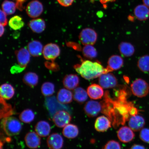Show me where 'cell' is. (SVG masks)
<instances>
[{
    "mask_svg": "<svg viewBox=\"0 0 149 149\" xmlns=\"http://www.w3.org/2000/svg\"><path fill=\"white\" fill-rule=\"evenodd\" d=\"M79 79L75 74H69L65 76L63 80L64 86L69 90H74L79 83Z\"/></svg>",
    "mask_w": 149,
    "mask_h": 149,
    "instance_id": "obj_19",
    "label": "cell"
},
{
    "mask_svg": "<svg viewBox=\"0 0 149 149\" xmlns=\"http://www.w3.org/2000/svg\"><path fill=\"white\" fill-rule=\"evenodd\" d=\"M25 141L28 148L32 149L38 148L41 144L40 136L33 132H29L26 134Z\"/></svg>",
    "mask_w": 149,
    "mask_h": 149,
    "instance_id": "obj_14",
    "label": "cell"
},
{
    "mask_svg": "<svg viewBox=\"0 0 149 149\" xmlns=\"http://www.w3.org/2000/svg\"><path fill=\"white\" fill-rule=\"evenodd\" d=\"M129 113L130 116H135V115H137L138 113V110L136 108L134 107V106L130 109Z\"/></svg>",
    "mask_w": 149,
    "mask_h": 149,
    "instance_id": "obj_43",
    "label": "cell"
},
{
    "mask_svg": "<svg viewBox=\"0 0 149 149\" xmlns=\"http://www.w3.org/2000/svg\"><path fill=\"white\" fill-rule=\"evenodd\" d=\"M43 48L42 43L37 40L31 41L27 45V49L30 54L35 57L40 56L42 54Z\"/></svg>",
    "mask_w": 149,
    "mask_h": 149,
    "instance_id": "obj_20",
    "label": "cell"
},
{
    "mask_svg": "<svg viewBox=\"0 0 149 149\" xmlns=\"http://www.w3.org/2000/svg\"><path fill=\"white\" fill-rule=\"evenodd\" d=\"M111 122L107 117L101 116L97 117L95 123V129L98 132L107 131L111 127Z\"/></svg>",
    "mask_w": 149,
    "mask_h": 149,
    "instance_id": "obj_18",
    "label": "cell"
},
{
    "mask_svg": "<svg viewBox=\"0 0 149 149\" xmlns=\"http://www.w3.org/2000/svg\"><path fill=\"white\" fill-rule=\"evenodd\" d=\"M144 4L149 8V0H143Z\"/></svg>",
    "mask_w": 149,
    "mask_h": 149,
    "instance_id": "obj_47",
    "label": "cell"
},
{
    "mask_svg": "<svg viewBox=\"0 0 149 149\" xmlns=\"http://www.w3.org/2000/svg\"><path fill=\"white\" fill-rule=\"evenodd\" d=\"M103 149H121L120 145L118 141H110L104 147Z\"/></svg>",
    "mask_w": 149,
    "mask_h": 149,
    "instance_id": "obj_37",
    "label": "cell"
},
{
    "mask_svg": "<svg viewBox=\"0 0 149 149\" xmlns=\"http://www.w3.org/2000/svg\"><path fill=\"white\" fill-rule=\"evenodd\" d=\"M74 69L82 77L86 80H91L99 77L101 74L108 73L107 68H104L100 63L84 61L81 64L74 66Z\"/></svg>",
    "mask_w": 149,
    "mask_h": 149,
    "instance_id": "obj_2",
    "label": "cell"
},
{
    "mask_svg": "<svg viewBox=\"0 0 149 149\" xmlns=\"http://www.w3.org/2000/svg\"><path fill=\"white\" fill-rule=\"evenodd\" d=\"M100 102L101 113L109 118L113 127L116 128L120 125H124L129 120L130 109L134 105L132 102L127 101V99L116 97L113 100L107 91Z\"/></svg>",
    "mask_w": 149,
    "mask_h": 149,
    "instance_id": "obj_1",
    "label": "cell"
},
{
    "mask_svg": "<svg viewBox=\"0 0 149 149\" xmlns=\"http://www.w3.org/2000/svg\"><path fill=\"white\" fill-rule=\"evenodd\" d=\"M117 135L119 140L124 143L130 142L133 140L135 136L133 130L126 126L120 128L117 131Z\"/></svg>",
    "mask_w": 149,
    "mask_h": 149,
    "instance_id": "obj_12",
    "label": "cell"
},
{
    "mask_svg": "<svg viewBox=\"0 0 149 149\" xmlns=\"http://www.w3.org/2000/svg\"><path fill=\"white\" fill-rule=\"evenodd\" d=\"M72 120L70 114L66 111L59 110L54 114L53 120L56 126L59 128L64 127L69 124Z\"/></svg>",
    "mask_w": 149,
    "mask_h": 149,
    "instance_id": "obj_7",
    "label": "cell"
},
{
    "mask_svg": "<svg viewBox=\"0 0 149 149\" xmlns=\"http://www.w3.org/2000/svg\"><path fill=\"white\" fill-rule=\"evenodd\" d=\"M87 92L89 97L93 100L100 99L104 95L103 88L96 84L89 85L87 88Z\"/></svg>",
    "mask_w": 149,
    "mask_h": 149,
    "instance_id": "obj_17",
    "label": "cell"
},
{
    "mask_svg": "<svg viewBox=\"0 0 149 149\" xmlns=\"http://www.w3.org/2000/svg\"><path fill=\"white\" fill-rule=\"evenodd\" d=\"M23 81L26 85L33 88L38 84L39 77L35 72H27L23 76Z\"/></svg>",
    "mask_w": 149,
    "mask_h": 149,
    "instance_id": "obj_28",
    "label": "cell"
},
{
    "mask_svg": "<svg viewBox=\"0 0 149 149\" xmlns=\"http://www.w3.org/2000/svg\"><path fill=\"white\" fill-rule=\"evenodd\" d=\"M4 26L0 23V37L2 36L5 32Z\"/></svg>",
    "mask_w": 149,
    "mask_h": 149,
    "instance_id": "obj_45",
    "label": "cell"
},
{
    "mask_svg": "<svg viewBox=\"0 0 149 149\" xmlns=\"http://www.w3.org/2000/svg\"><path fill=\"white\" fill-rule=\"evenodd\" d=\"M35 117L34 113L31 109H29L24 110L20 113L19 116L20 120L26 123L32 122L34 120Z\"/></svg>",
    "mask_w": 149,
    "mask_h": 149,
    "instance_id": "obj_32",
    "label": "cell"
},
{
    "mask_svg": "<svg viewBox=\"0 0 149 149\" xmlns=\"http://www.w3.org/2000/svg\"><path fill=\"white\" fill-rule=\"evenodd\" d=\"M131 90L133 94L138 97L143 98L148 95L149 92V85L144 80L138 79L131 84Z\"/></svg>",
    "mask_w": 149,
    "mask_h": 149,
    "instance_id": "obj_4",
    "label": "cell"
},
{
    "mask_svg": "<svg viewBox=\"0 0 149 149\" xmlns=\"http://www.w3.org/2000/svg\"><path fill=\"white\" fill-rule=\"evenodd\" d=\"M124 61L123 59L120 56L113 55L109 57L107 63V67L106 68L108 72L119 69L123 66Z\"/></svg>",
    "mask_w": 149,
    "mask_h": 149,
    "instance_id": "obj_16",
    "label": "cell"
},
{
    "mask_svg": "<svg viewBox=\"0 0 149 149\" xmlns=\"http://www.w3.org/2000/svg\"><path fill=\"white\" fill-rule=\"evenodd\" d=\"M137 66L141 71L146 73L149 72V55H145L140 57Z\"/></svg>",
    "mask_w": 149,
    "mask_h": 149,
    "instance_id": "obj_31",
    "label": "cell"
},
{
    "mask_svg": "<svg viewBox=\"0 0 149 149\" xmlns=\"http://www.w3.org/2000/svg\"><path fill=\"white\" fill-rule=\"evenodd\" d=\"M94 1L95 0H93ZM100 3L102 4H105V3L109 2H113L116 1V0H99Z\"/></svg>",
    "mask_w": 149,
    "mask_h": 149,
    "instance_id": "obj_46",
    "label": "cell"
},
{
    "mask_svg": "<svg viewBox=\"0 0 149 149\" xmlns=\"http://www.w3.org/2000/svg\"><path fill=\"white\" fill-rule=\"evenodd\" d=\"M3 11L7 15L14 14L16 8V3L12 1L5 0L1 5Z\"/></svg>",
    "mask_w": 149,
    "mask_h": 149,
    "instance_id": "obj_33",
    "label": "cell"
},
{
    "mask_svg": "<svg viewBox=\"0 0 149 149\" xmlns=\"http://www.w3.org/2000/svg\"><path fill=\"white\" fill-rule=\"evenodd\" d=\"M82 52L83 55L89 59L95 58L97 56V51L93 45H85L83 48Z\"/></svg>",
    "mask_w": 149,
    "mask_h": 149,
    "instance_id": "obj_34",
    "label": "cell"
},
{
    "mask_svg": "<svg viewBox=\"0 0 149 149\" xmlns=\"http://www.w3.org/2000/svg\"><path fill=\"white\" fill-rule=\"evenodd\" d=\"M15 93V89L10 84L5 83L0 86V97L3 99H10L13 97Z\"/></svg>",
    "mask_w": 149,
    "mask_h": 149,
    "instance_id": "obj_24",
    "label": "cell"
},
{
    "mask_svg": "<svg viewBox=\"0 0 149 149\" xmlns=\"http://www.w3.org/2000/svg\"><path fill=\"white\" fill-rule=\"evenodd\" d=\"M63 134L65 137L69 139H73L77 137L79 133L78 127L73 124H68L65 126L63 130Z\"/></svg>",
    "mask_w": 149,
    "mask_h": 149,
    "instance_id": "obj_27",
    "label": "cell"
},
{
    "mask_svg": "<svg viewBox=\"0 0 149 149\" xmlns=\"http://www.w3.org/2000/svg\"><path fill=\"white\" fill-rule=\"evenodd\" d=\"M130 149H146L144 146L141 145L134 144Z\"/></svg>",
    "mask_w": 149,
    "mask_h": 149,
    "instance_id": "obj_44",
    "label": "cell"
},
{
    "mask_svg": "<svg viewBox=\"0 0 149 149\" xmlns=\"http://www.w3.org/2000/svg\"><path fill=\"white\" fill-rule=\"evenodd\" d=\"M45 65L47 68L52 71H57L59 69V66L54 61H47L45 63Z\"/></svg>",
    "mask_w": 149,
    "mask_h": 149,
    "instance_id": "obj_38",
    "label": "cell"
},
{
    "mask_svg": "<svg viewBox=\"0 0 149 149\" xmlns=\"http://www.w3.org/2000/svg\"><path fill=\"white\" fill-rule=\"evenodd\" d=\"M16 1V8L20 11H22L24 8L23 4L26 0H14Z\"/></svg>",
    "mask_w": 149,
    "mask_h": 149,
    "instance_id": "obj_42",
    "label": "cell"
},
{
    "mask_svg": "<svg viewBox=\"0 0 149 149\" xmlns=\"http://www.w3.org/2000/svg\"><path fill=\"white\" fill-rule=\"evenodd\" d=\"M24 70L18 64L13 66L11 68L10 71L12 74L18 73L23 71Z\"/></svg>",
    "mask_w": 149,
    "mask_h": 149,
    "instance_id": "obj_41",
    "label": "cell"
},
{
    "mask_svg": "<svg viewBox=\"0 0 149 149\" xmlns=\"http://www.w3.org/2000/svg\"><path fill=\"white\" fill-rule=\"evenodd\" d=\"M128 124L133 131L138 132L143 129L145 125V121L143 116L136 115L130 117Z\"/></svg>",
    "mask_w": 149,
    "mask_h": 149,
    "instance_id": "obj_15",
    "label": "cell"
},
{
    "mask_svg": "<svg viewBox=\"0 0 149 149\" xmlns=\"http://www.w3.org/2000/svg\"><path fill=\"white\" fill-rule=\"evenodd\" d=\"M60 54L61 49L59 46L53 43L46 45L43 49V56L47 61H54Z\"/></svg>",
    "mask_w": 149,
    "mask_h": 149,
    "instance_id": "obj_6",
    "label": "cell"
},
{
    "mask_svg": "<svg viewBox=\"0 0 149 149\" xmlns=\"http://www.w3.org/2000/svg\"><path fill=\"white\" fill-rule=\"evenodd\" d=\"M51 127L50 124L45 121L42 120L37 123L35 127L36 133L40 137H46L49 135Z\"/></svg>",
    "mask_w": 149,
    "mask_h": 149,
    "instance_id": "obj_22",
    "label": "cell"
},
{
    "mask_svg": "<svg viewBox=\"0 0 149 149\" xmlns=\"http://www.w3.org/2000/svg\"><path fill=\"white\" fill-rule=\"evenodd\" d=\"M43 9V6L40 1L37 0H33L28 3L26 11L30 17L35 18L38 17L42 14Z\"/></svg>",
    "mask_w": 149,
    "mask_h": 149,
    "instance_id": "obj_9",
    "label": "cell"
},
{
    "mask_svg": "<svg viewBox=\"0 0 149 149\" xmlns=\"http://www.w3.org/2000/svg\"><path fill=\"white\" fill-rule=\"evenodd\" d=\"M74 1V0H57L59 4L65 7L70 6L73 3Z\"/></svg>",
    "mask_w": 149,
    "mask_h": 149,
    "instance_id": "obj_40",
    "label": "cell"
},
{
    "mask_svg": "<svg viewBox=\"0 0 149 149\" xmlns=\"http://www.w3.org/2000/svg\"><path fill=\"white\" fill-rule=\"evenodd\" d=\"M0 23L2 24L4 26H6L8 23L6 14L1 9H0Z\"/></svg>",
    "mask_w": 149,
    "mask_h": 149,
    "instance_id": "obj_39",
    "label": "cell"
},
{
    "mask_svg": "<svg viewBox=\"0 0 149 149\" xmlns=\"http://www.w3.org/2000/svg\"><path fill=\"white\" fill-rule=\"evenodd\" d=\"M88 94L84 89L81 87L74 89L73 96L74 100L80 104L84 103L88 99Z\"/></svg>",
    "mask_w": 149,
    "mask_h": 149,
    "instance_id": "obj_29",
    "label": "cell"
},
{
    "mask_svg": "<svg viewBox=\"0 0 149 149\" xmlns=\"http://www.w3.org/2000/svg\"><path fill=\"white\" fill-rule=\"evenodd\" d=\"M3 143L2 141L0 140V149H3Z\"/></svg>",
    "mask_w": 149,
    "mask_h": 149,
    "instance_id": "obj_48",
    "label": "cell"
},
{
    "mask_svg": "<svg viewBox=\"0 0 149 149\" xmlns=\"http://www.w3.org/2000/svg\"><path fill=\"white\" fill-rule=\"evenodd\" d=\"M18 64L25 69L29 64L31 59V54L26 48H23L15 52Z\"/></svg>",
    "mask_w": 149,
    "mask_h": 149,
    "instance_id": "obj_11",
    "label": "cell"
},
{
    "mask_svg": "<svg viewBox=\"0 0 149 149\" xmlns=\"http://www.w3.org/2000/svg\"><path fill=\"white\" fill-rule=\"evenodd\" d=\"M73 94L68 89H60L57 93V99L61 104H69L72 102L73 98Z\"/></svg>",
    "mask_w": 149,
    "mask_h": 149,
    "instance_id": "obj_23",
    "label": "cell"
},
{
    "mask_svg": "<svg viewBox=\"0 0 149 149\" xmlns=\"http://www.w3.org/2000/svg\"><path fill=\"white\" fill-rule=\"evenodd\" d=\"M48 148L50 149H61L64 145V139L61 135L57 133L52 134L47 141Z\"/></svg>",
    "mask_w": 149,
    "mask_h": 149,
    "instance_id": "obj_13",
    "label": "cell"
},
{
    "mask_svg": "<svg viewBox=\"0 0 149 149\" xmlns=\"http://www.w3.org/2000/svg\"><path fill=\"white\" fill-rule=\"evenodd\" d=\"M139 138L145 143H149V128H143L139 133Z\"/></svg>",
    "mask_w": 149,
    "mask_h": 149,
    "instance_id": "obj_36",
    "label": "cell"
},
{
    "mask_svg": "<svg viewBox=\"0 0 149 149\" xmlns=\"http://www.w3.org/2000/svg\"><path fill=\"white\" fill-rule=\"evenodd\" d=\"M99 77V84L102 88H115L118 84L116 77L109 72L102 74Z\"/></svg>",
    "mask_w": 149,
    "mask_h": 149,
    "instance_id": "obj_8",
    "label": "cell"
},
{
    "mask_svg": "<svg viewBox=\"0 0 149 149\" xmlns=\"http://www.w3.org/2000/svg\"><path fill=\"white\" fill-rule=\"evenodd\" d=\"M55 85L50 82H46L42 84L41 87V92L46 97L51 96L55 92Z\"/></svg>",
    "mask_w": 149,
    "mask_h": 149,
    "instance_id": "obj_35",
    "label": "cell"
},
{
    "mask_svg": "<svg viewBox=\"0 0 149 149\" xmlns=\"http://www.w3.org/2000/svg\"><path fill=\"white\" fill-rule=\"evenodd\" d=\"M118 49L121 55L126 57L132 56L134 54V47L130 43L128 42H122L118 46Z\"/></svg>",
    "mask_w": 149,
    "mask_h": 149,
    "instance_id": "obj_26",
    "label": "cell"
},
{
    "mask_svg": "<svg viewBox=\"0 0 149 149\" xmlns=\"http://www.w3.org/2000/svg\"><path fill=\"white\" fill-rule=\"evenodd\" d=\"M28 25L33 32L37 33H42L46 27L45 21L40 18L31 20L29 22Z\"/></svg>",
    "mask_w": 149,
    "mask_h": 149,
    "instance_id": "obj_21",
    "label": "cell"
},
{
    "mask_svg": "<svg viewBox=\"0 0 149 149\" xmlns=\"http://www.w3.org/2000/svg\"><path fill=\"white\" fill-rule=\"evenodd\" d=\"M1 124L3 131L10 136L18 135L22 130L21 122L14 117H6L2 120Z\"/></svg>",
    "mask_w": 149,
    "mask_h": 149,
    "instance_id": "obj_3",
    "label": "cell"
},
{
    "mask_svg": "<svg viewBox=\"0 0 149 149\" xmlns=\"http://www.w3.org/2000/svg\"><path fill=\"white\" fill-rule=\"evenodd\" d=\"M102 109L100 102L91 100L86 103L84 109L87 116L93 117L97 116L100 112H101Z\"/></svg>",
    "mask_w": 149,
    "mask_h": 149,
    "instance_id": "obj_10",
    "label": "cell"
},
{
    "mask_svg": "<svg viewBox=\"0 0 149 149\" xmlns=\"http://www.w3.org/2000/svg\"><path fill=\"white\" fill-rule=\"evenodd\" d=\"M98 35L94 30L91 28L84 29L80 33L79 38L81 43L84 45H93L97 40Z\"/></svg>",
    "mask_w": 149,
    "mask_h": 149,
    "instance_id": "obj_5",
    "label": "cell"
},
{
    "mask_svg": "<svg viewBox=\"0 0 149 149\" xmlns=\"http://www.w3.org/2000/svg\"><path fill=\"white\" fill-rule=\"evenodd\" d=\"M25 23L23 19L20 16H15L10 19L9 22V26L15 31L19 30L24 27Z\"/></svg>",
    "mask_w": 149,
    "mask_h": 149,
    "instance_id": "obj_30",
    "label": "cell"
},
{
    "mask_svg": "<svg viewBox=\"0 0 149 149\" xmlns=\"http://www.w3.org/2000/svg\"><path fill=\"white\" fill-rule=\"evenodd\" d=\"M135 17L140 21H144L149 18V9L144 4L137 6L134 10Z\"/></svg>",
    "mask_w": 149,
    "mask_h": 149,
    "instance_id": "obj_25",
    "label": "cell"
}]
</instances>
